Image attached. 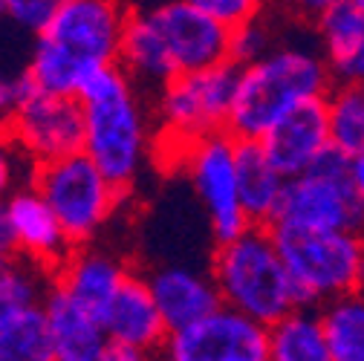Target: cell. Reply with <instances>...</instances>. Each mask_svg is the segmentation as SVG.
<instances>
[{
    "mask_svg": "<svg viewBox=\"0 0 364 361\" xmlns=\"http://www.w3.org/2000/svg\"><path fill=\"white\" fill-rule=\"evenodd\" d=\"M124 18V0H64L47 26L32 35L23 67L29 87L38 93L75 96L93 72L116 64Z\"/></svg>",
    "mask_w": 364,
    "mask_h": 361,
    "instance_id": "obj_1",
    "label": "cell"
},
{
    "mask_svg": "<svg viewBox=\"0 0 364 361\" xmlns=\"http://www.w3.org/2000/svg\"><path fill=\"white\" fill-rule=\"evenodd\" d=\"M75 99L84 116L81 153L127 194L145 173L156 145L148 96L113 64L90 75L78 87Z\"/></svg>",
    "mask_w": 364,
    "mask_h": 361,
    "instance_id": "obj_2",
    "label": "cell"
},
{
    "mask_svg": "<svg viewBox=\"0 0 364 361\" xmlns=\"http://www.w3.org/2000/svg\"><path fill=\"white\" fill-rule=\"evenodd\" d=\"M330 90L333 78L315 41H278L257 61L237 67L225 133L237 142H257L287 113L327 99Z\"/></svg>",
    "mask_w": 364,
    "mask_h": 361,
    "instance_id": "obj_3",
    "label": "cell"
},
{
    "mask_svg": "<svg viewBox=\"0 0 364 361\" xmlns=\"http://www.w3.org/2000/svg\"><path fill=\"white\" fill-rule=\"evenodd\" d=\"M208 275L220 303L272 327L298 306L292 281L266 225H249L237 237L217 243Z\"/></svg>",
    "mask_w": 364,
    "mask_h": 361,
    "instance_id": "obj_4",
    "label": "cell"
},
{
    "mask_svg": "<svg viewBox=\"0 0 364 361\" xmlns=\"http://www.w3.org/2000/svg\"><path fill=\"white\" fill-rule=\"evenodd\" d=\"M364 156L327 151L312 168L289 176L269 229L292 232H361Z\"/></svg>",
    "mask_w": 364,
    "mask_h": 361,
    "instance_id": "obj_5",
    "label": "cell"
},
{
    "mask_svg": "<svg viewBox=\"0 0 364 361\" xmlns=\"http://www.w3.org/2000/svg\"><path fill=\"white\" fill-rule=\"evenodd\" d=\"M292 281L298 306L318 309L353 295L364 278V246L358 232H292L269 229Z\"/></svg>",
    "mask_w": 364,
    "mask_h": 361,
    "instance_id": "obj_6",
    "label": "cell"
},
{
    "mask_svg": "<svg viewBox=\"0 0 364 361\" xmlns=\"http://www.w3.org/2000/svg\"><path fill=\"white\" fill-rule=\"evenodd\" d=\"M237 67L217 64L200 72L173 75L154 99V142H162L176 156L188 145L225 133Z\"/></svg>",
    "mask_w": 364,
    "mask_h": 361,
    "instance_id": "obj_7",
    "label": "cell"
},
{
    "mask_svg": "<svg viewBox=\"0 0 364 361\" xmlns=\"http://www.w3.org/2000/svg\"><path fill=\"white\" fill-rule=\"evenodd\" d=\"M32 188L47 203L73 249L99 243L124 200V191H119L84 153L38 165Z\"/></svg>",
    "mask_w": 364,
    "mask_h": 361,
    "instance_id": "obj_8",
    "label": "cell"
},
{
    "mask_svg": "<svg viewBox=\"0 0 364 361\" xmlns=\"http://www.w3.org/2000/svg\"><path fill=\"white\" fill-rule=\"evenodd\" d=\"M182 173L208 220V232L217 243H225L249 229V220L237 197L235 173V139L229 133L200 139L176 156Z\"/></svg>",
    "mask_w": 364,
    "mask_h": 361,
    "instance_id": "obj_9",
    "label": "cell"
},
{
    "mask_svg": "<svg viewBox=\"0 0 364 361\" xmlns=\"http://www.w3.org/2000/svg\"><path fill=\"white\" fill-rule=\"evenodd\" d=\"M156 361H269L266 327L220 303L197 324L168 333Z\"/></svg>",
    "mask_w": 364,
    "mask_h": 361,
    "instance_id": "obj_10",
    "label": "cell"
},
{
    "mask_svg": "<svg viewBox=\"0 0 364 361\" xmlns=\"http://www.w3.org/2000/svg\"><path fill=\"white\" fill-rule=\"evenodd\" d=\"M9 133L35 165H47L81 153L84 116L75 96H53L29 90L18 113L9 122Z\"/></svg>",
    "mask_w": 364,
    "mask_h": 361,
    "instance_id": "obj_11",
    "label": "cell"
},
{
    "mask_svg": "<svg viewBox=\"0 0 364 361\" xmlns=\"http://www.w3.org/2000/svg\"><path fill=\"white\" fill-rule=\"evenodd\" d=\"M176 75L229 61V29L188 0H162L148 9Z\"/></svg>",
    "mask_w": 364,
    "mask_h": 361,
    "instance_id": "obj_12",
    "label": "cell"
},
{
    "mask_svg": "<svg viewBox=\"0 0 364 361\" xmlns=\"http://www.w3.org/2000/svg\"><path fill=\"white\" fill-rule=\"evenodd\" d=\"M130 272V263L119 252L90 243L73 249L67 260L53 272V289H58L75 306L102 321Z\"/></svg>",
    "mask_w": 364,
    "mask_h": 361,
    "instance_id": "obj_13",
    "label": "cell"
},
{
    "mask_svg": "<svg viewBox=\"0 0 364 361\" xmlns=\"http://www.w3.org/2000/svg\"><path fill=\"white\" fill-rule=\"evenodd\" d=\"M266 159L284 179L304 173L330 151V130L324 99L309 102L287 113L257 139Z\"/></svg>",
    "mask_w": 364,
    "mask_h": 361,
    "instance_id": "obj_14",
    "label": "cell"
},
{
    "mask_svg": "<svg viewBox=\"0 0 364 361\" xmlns=\"http://www.w3.org/2000/svg\"><path fill=\"white\" fill-rule=\"evenodd\" d=\"M142 278L168 333L197 324L220 306V295L208 269L188 263H159L142 272Z\"/></svg>",
    "mask_w": 364,
    "mask_h": 361,
    "instance_id": "obj_15",
    "label": "cell"
},
{
    "mask_svg": "<svg viewBox=\"0 0 364 361\" xmlns=\"http://www.w3.org/2000/svg\"><path fill=\"white\" fill-rule=\"evenodd\" d=\"M102 327H105L110 347L136 350V352H145L154 358L159 355V350L168 338V327L145 286L142 272L133 269L127 275L119 295L113 298V303L105 312Z\"/></svg>",
    "mask_w": 364,
    "mask_h": 361,
    "instance_id": "obj_16",
    "label": "cell"
},
{
    "mask_svg": "<svg viewBox=\"0 0 364 361\" xmlns=\"http://www.w3.org/2000/svg\"><path fill=\"white\" fill-rule=\"evenodd\" d=\"M4 211H6V220H9L12 237H15L18 257L41 266L43 272L53 275L55 269L67 260L73 246L64 237L61 225L53 217V211L47 208V203L41 200V194L32 185H26L4 203Z\"/></svg>",
    "mask_w": 364,
    "mask_h": 361,
    "instance_id": "obj_17",
    "label": "cell"
},
{
    "mask_svg": "<svg viewBox=\"0 0 364 361\" xmlns=\"http://www.w3.org/2000/svg\"><path fill=\"white\" fill-rule=\"evenodd\" d=\"M315 47L333 84H361L364 78V0H341L315 23Z\"/></svg>",
    "mask_w": 364,
    "mask_h": 361,
    "instance_id": "obj_18",
    "label": "cell"
},
{
    "mask_svg": "<svg viewBox=\"0 0 364 361\" xmlns=\"http://www.w3.org/2000/svg\"><path fill=\"white\" fill-rule=\"evenodd\" d=\"M43 324H47L53 361H105L110 341L99 318L75 306L58 289H50L41 303Z\"/></svg>",
    "mask_w": 364,
    "mask_h": 361,
    "instance_id": "obj_19",
    "label": "cell"
},
{
    "mask_svg": "<svg viewBox=\"0 0 364 361\" xmlns=\"http://www.w3.org/2000/svg\"><path fill=\"white\" fill-rule=\"evenodd\" d=\"M116 67L145 96H156L176 75L148 9H127V18L119 35Z\"/></svg>",
    "mask_w": 364,
    "mask_h": 361,
    "instance_id": "obj_20",
    "label": "cell"
},
{
    "mask_svg": "<svg viewBox=\"0 0 364 361\" xmlns=\"http://www.w3.org/2000/svg\"><path fill=\"white\" fill-rule=\"evenodd\" d=\"M235 173H237V197L249 225H266L278 211L287 179L272 168L257 142L235 139Z\"/></svg>",
    "mask_w": 364,
    "mask_h": 361,
    "instance_id": "obj_21",
    "label": "cell"
},
{
    "mask_svg": "<svg viewBox=\"0 0 364 361\" xmlns=\"http://www.w3.org/2000/svg\"><path fill=\"white\" fill-rule=\"evenodd\" d=\"M269 361H330L318 309L295 306L281 321L266 327Z\"/></svg>",
    "mask_w": 364,
    "mask_h": 361,
    "instance_id": "obj_22",
    "label": "cell"
},
{
    "mask_svg": "<svg viewBox=\"0 0 364 361\" xmlns=\"http://www.w3.org/2000/svg\"><path fill=\"white\" fill-rule=\"evenodd\" d=\"M50 289L53 275L41 266L23 257L0 260V330H6L29 309H38Z\"/></svg>",
    "mask_w": 364,
    "mask_h": 361,
    "instance_id": "obj_23",
    "label": "cell"
},
{
    "mask_svg": "<svg viewBox=\"0 0 364 361\" xmlns=\"http://www.w3.org/2000/svg\"><path fill=\"white\" fill-rule=\"evenodd\" d=\"M330 361H364V301L358 292L318 306Z\"/></svg>",
    "mask_w": 364,
    "mask_h": 361,
    "instance_id": "obj_24",
    "label": "cell"
},
{
    "mask_svg": "<svg viewBox=\"0 0 364 361\" xmlns=\"http://www.w3.org/2000/svg\"><path fill=\"white\" fill-rule=\"evenodd\" d=\"M330 148L344 156H364V93L361 84H333L324 99Z\"/></svg>",
    "mask_w": 364,
    "mask_h": 361,
    "instance_id": "obj_25",
    "label": "cell"
},
{
    "mask_svg": "<svg viewBox=\"0 0 364 361\" xmlns=\"http://www.w3.org/2000/svg\"><path fill=\"white\" fill-rule=\"evenodd\" d=\"M0 361H53L41 306L0 330Z\"/></svg>",
    "mask_w": 364,
    "mask_h": 361,
    "instance_id": "obj_26",
    "label": "cell"
},
{
    "mask_svg": "<svg viewBox=\"0 0 364 361\" xmlns=\"http://www.w3.org/2000/svg\"><path fill=\"white\" fill-rule=\"evenodd\" d=\"M229 64L235 67H243V64H252L257 61L260 55H266L272 47L278 43V32L272 26L263 15L229 29Z\"/></svg>",
    "mask_w": 364,
    "mask_h": 361,
    "instance_id": "obj_27",
    "label": "cell"
},
{
    "mask_svg": "<svg viewBox=\"0 0 364 361\" xmlns=\"http://www.w3.org/2000/svg\"><path fill=\"white\" fill-rule=\"evenodd\" d=\"M35 162L23 153V148L15 142L9 127H0V205H4L15 191L32 185Z\"/></svg>",
    "mask_w": 364,
    "mask_h": 361,
    "instance_id": "obj_28",
    "label": "cell"
},
{
    "mask_svg": "<svg viewBox=\"0 0 364 361\" xmlns=\"http://www.w3.org/2000/svg\"><path fill=\"white\" fill-rule=\"evenodd\" d=\"M188 4H194L200 12H205L225 29H235V26L263 15L272 0H188Z\"/></svg>",
    "mask_w": 364,
    "mask_h": 361,
    "instance_id": "obj_29",
    "label": "cell"
},
{
    "mask_svg": "<svg viewBox=\"0 0 364 361\" xmlns=\"http://www.w3.org/2000/svg\"><path fill=\"white\" fill-rule=\"evenodd\" d=\"M61 4L64 0H4V18L29 35H38Z\"/></svg>",
    "mask_w": 364,
    "mask_h": 361,
    "instance_id": "obj_30",
    "label": "cell"
},
{
    "mask_svg": "<svg viewBox=\"0 0 364 361\" xmlns=\"http://www.w3.org/2000/svg\"><path fill=\"white\" fill-rule=\"evenodd\" d=\"M29 81L23 72H6L0 70V127H9L12 116L18 113L21 102L29 96Z\"/></svg>",
    "mask_w": 364,
    "mask_h": 361,
    "instance_id": "obj_31",
    "label": "cell"
},
{
    "mask_svg": "<svg viewBox=\"0 0 364 361\" xmlns=\"http://www.w3.org/2000/svg\"><path fill=\"white\" fill-rule=\"evenodd\" d=\"M278 4H281V9H284V12H289L292 18L315 23V21L321 18L330 6L341 4V0H278Z\"/></svg>",
    "mask_w": 364,
    "mask_h": 361,
    "instance_id": "obj_32",
    "label": "cell"
},
{
    "mask_svg": "<svg viewBox=\"0 0 364 361\" xmlns=\"http://www.w3.org/2000/svg\"><path fill=\"white\" fill-rule=\"evenodd\" d=\"M18 257V249H15V237H12V229H9V220H6V211L0 205V260H12Z\"/></svg>",
    "mask_w": 364,
    "mask_h": 361,
    "instance_id": "obj_33",
    "label": "cell"
},
{
    "mask_svg": "<svg viewBox=\"0 0 364 361\" xmlns=\"http://www.w3.org/2000/svg\"><path fill=\"white\" fill-rule=\"evenodd\" d=\"M105 361H156V358H154V355H145V352H136V350L110 347V352H107Z\"/></svg>",
    "mask_w": 364,
    "mask_h": 361,
    "instance_id": "obj_34",
    "label": "cell"
},
{
    "mask_svg": "<svg viewBox=\"0 0 364 361\" xmlns=\"http://www.w3.org/2000/svg\"><path fill=\"white\" fill-rule=\"evenodd\" d=\"M0 21H6V18H4V0H0Z\"/></svg>",
    "mask_w": 364,
    "mask_h": 361,
    "instance_id": "obj_35",
    "label": "cell"
}]
</instances>
